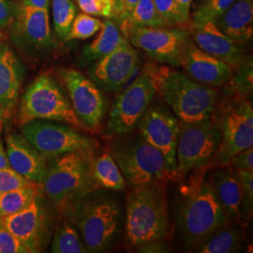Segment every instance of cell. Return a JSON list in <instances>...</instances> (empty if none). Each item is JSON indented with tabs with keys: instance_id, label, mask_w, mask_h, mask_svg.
<instances>
[{
	"instance_id": "cell-1",
	"label": "cell",
	"mask_w": 253,
	"mask_h": 253,
	"mask_svg": "<svg viewBox=\"0 0 253 253\" xmlns=\"http://www.w3.org/2000/svg\"><path fill=\"white\" fill-rule=\"evenodd\" d=\"M166 182H154L131 188L126 198L125 244L139 248L156 240H167L171 222L166 196Z\"/></svg>"
},
{
	"instance_id": "cell-2",
	"label": "cell",
	"mask_w": 253,
	"mask_h": 253,
	"mask_svg": "<svg viewBox=\"0 0 253 253\" xmlns=\"http://www.w3.org/2000/svg\"><path fill=\"white\" fill-rule=\"evenodd\" d=\"M152 79L157 93L180 122L191 123L211 118L218 104V93L166 65L146 64L143 70Z\"/></svg>"
},
{
	"instance_id": "cell-3",
	"label": "cell",
	"mask_w": 253,
	"mask_h": 253,
	"mask_svg": "<svg viewBox=\"0 0 253 253\" xmlns=\"http://www.w3.org/2000/svg\"><path fill=\"white\" fill-rule=\"evenodd\" d=\"M184 200L177 213V224L186 249L195 250L219 227L228 223L211 181L200 174L183 188Z\"/></svg>"
},
{
	"instance_id": "cell-4",
	"label": "cell",
	"mask_w": 253,
	"mask_h": 253,
	"mask_svg": "<svg viewBox=\"0 0 253 253\" xmlns=\"http://www.w3.org/2000/svg\"><path fill=\"white\" fill-rule=\"evenodd\" d=\"M95 150L64 154L47 166L42 188L49 199L59 208L81 201L98 190L92 175Z\"/></svg>"
},
{
	"instance_id": "cell-5",
	"label": "cell",
	"mask_w": 253,
	"mask_h": 253,
	"mask_svg": "<svg viewBox=\"0 0 253 253\" xmlns=\"http://www.w3.org/2000/svg\"><path fill=\"white\" fill-rule=\"evenodd\" d=\"M107 146L130 188L154 182H167L177 175L163 154L138 134H123Z\"/></svg>"
},
{
	"instance_id": "cell-6",
	"label": "cell",
	"mask_w": 253,
	"mask_h": 253,
	"mask_svg": "<svg viewBox=\"0 0 253 253\" xmlns=\"http://www.w3.org/2000/svg\"><path fill=\"white\" fill-rule=\"evenodd\" d=\"M37 119L64 122L80 131H90L76 116L58 82L49 73L41 74L27 87L16 113L20 126Z\"/></svg>"
},
{
	"instance_id": "cell-7",
	"label": "cell",
	"mask_w": 253,
	"mask_h": 253,
	"mask_svg": "<svg viewBox=\"0 0 253 253\" xmlns=\"http://www.w3.org/2000/svg\"><path fill=\"white\" fill-rule=\"evenodd\" d=\"M220 131V144L212 162L226 166L235 154L253 147V109L248 97L236 95L213 114Z\"/></svg>"
},
{
	"instance_id": "cell-8",
	"label": "cell",
	"mask_w": 253,
	"mask_h": 253,
	"mask_svg": "<svg viewBox=\"0 0 253 253\" xmlns=\"http://www.w3.org/2000/svg\"><path fill=\"white\" fill-rule=\"evenodd\" d=\"M75 218L87 253H102L111 248L120 219L119 208L114 200L98 197L82 202L76 208Z\"/></svg>"
},
{
	"instance_id": "cell-9",
	"label": "cell",
	"mask_w": 253,
	"mask_h": 253,
	"mask_svg": "<svg viewBox=\"0 0 253 253\" xmlns=\"http://www.w3.org/2000/svg\"><path fill=\"white\" fill-rule=\"evenodd\" d=\"M220 131L213 116L196 122H180L176 148V173L206 167L217 152Z\"/></svg>"
},
{
	"instance_id": "cell-10",
	"label": "cell",
	"mask_w": 253,
	"mask_h": 253,
	"mask_svg": "<svg viewBox=\"0 0 253 253\" xmlns=\"http://www.w3.org/2000/svg\"><path fill=\"white\" fill-rule=\"evenodd\" d=\"M21 134L47 160L64 154L95 150L99 142L68 124L37 119L21 126Z\"/></svg>"
},
{
	"instance_id": "cell-11",
	"label": "cell",
	"mask_w": 253,
	"mask_h": 253,
	"mask_svg": "<svg viewBox=\"0 0 253 253\" xmlns=\"http://www.w3.org/2000/svg\"><path fill=\"white\" fill-rule=\"evenodd\" d=\"M156 94L152 79L143 71L118 95L109 112L106 132L118 136L131 133Z\"/></svg>"
},
{
	"instance_id": "cell-12",
	"label": "cell",
	"mask_w": 253,
	"mask_h": 253,
	"mask_svg": "<svg viewBox=\"0 0 253 253\" xmlns=\"http://www.w3.org/2000/svg\"><path fill=\"white\" fill-rule=\"evenodd\" d=\"M190 39L182 27H134L126 35L128 42L145 52L156 63L180 66L184 48Z\"/></svg>"
},
{
	"instance_id": "cell-13",
	"label": "cell",
	"mask_w": 253,
	"mask_h": 253,
	"mask_svg": "<svg viewBox=\"0 0 253 253\" xmlns=\"http://www.w3.org/2000/svg\"><path fill=\"white\" fill-rule=\"evenodd\" d=\"M59 76L68 90L73 111L91 132L98 130L106 111V100L98 85L81 72L59 70Z\"/></svg>"
},
{
	"instance_id": "cell-14",
	"label": "cell",
	"mask_w": 253,
	"mask_h": 253,
	"mask_svg": "<svg viewBox=\"0 0 253 253\" xmlns=\"http://www.w3.org/2000/svg\"><path fill=\"white\" fill-rule=\"evenodd\" d=\"M136 127L148 144L163 154L171 171L176 173V148L180 129L177 118L163 104L150 105Z\"/></svg>"
},
{
	"instance_id": "cell-15",
	"label": "cell",
	"mask_w": 253,
	"mask_h": 253,
	"mask_svg": "<svg viewBox=\"0 0 253 253\" xmlns=\"http://www.w3.org/2000/svg\"><path fill=\"white\" fill-rule=\"evenodd\" d=\"M141 68V58L128 42L94 61L89 69L91 80L104 90L123 89L132 81Z\"/></svg>"
},
{
	"instance_id": "cell-16",
	"label": "cell",
	"mask_w": 253,
	"mask_h": 253,
	"mask_svg": "<svg viewBox=\"0 0 253 253\" xmlns=\"http://www.w3.org/2000/svg\"><path fill=\"white\" fill-rule=\"evenodd\" d=\"M10 25L11 38L17 45L34 50L54 46L48 9L20 5L18 13Z\"/></svg>"
},
{
	"instance_id": "cell-17",
	"label": "cell",
	"mask_w": 253,
	"mask_h": 253,
	"mask_svg": "<svg viewBox=\"0 0 253 253\" xmlns=\"http://www.w3.org/2000/svg\"><path fill=\"white\" fill-rule=\"evenodd\" d=\"M189 33L201 50L230 65L233 69L236 70L247 58L241 45L224 34L216 22L192 20Z\"/></svg>"
},
{
	"instance_id": "cell-18",
	"label": "cell",
	"mask_w": 253,
	"mask_h": 253,
	"mask_svg": "<svg viewBox=\"0 0 253 253\" xmlns=\"http://www.w3.org/2000/svg\"><path fill=\"white\" fill-rule=\"evenodd\" d=\"M180 67L194 81L208 86H221L230 81L234 69L201 50L190 38L184 48Z\"/></svg>"
},
{
	"instance_id": "cell-19",
	"label": "cell",
	"mask_w": 253,
	"mask_h": 253,
	"mask_svg": "<svg viewBox=\"0 0 253 253\" xmlns=\"http://www.w3.org/2000/svg\"><path fill=\"white\" fill-rule=\"evenodd\" d=\"M39 197L20 212L1 217L5 226L30 253L42 252L45 238V211Z\"/></svg>"
},
{
	"instance_id": "cell-20",
	"label": "cell",
	"mask_w": 253,
	"mask_h": 253,
	"mask_svg": "<svg viewBox=\"0 0 253 253\" xmlns=\"http://www.w3.org/2000/svg\"><path fill=\"white\" fill-rule=\"evenodd\" d=\"M26 68L7 43H0V108L4 118L15 113Z\"/></svg>"
},
{
	"instance_id": "cell-21",
	"label": "cell",
	"mask_w": 253,
	"mask_h": 253,
	"mask_svg": "<svg viewBox=\"0 0 253 253\" xmlns=\"http://www.w3.org/2000/svg\"><path fill=\"white\" fill-rule=\"evenodd\" d=\"M9 166L28 180L42 184L47 170V159L19 133L7 136Z\"/></svg>"
},
{
	"instance_id": "cell-22",
	"label": "cell",
	"mask_w": 253,
	"mask_h": 253,
	"mask_svg": "<svg viewBox=\"0 0 253 253\" xmlns=\"http://www.w3.org/2000/svg\"><path fill=\"white\" fill-rule=\"evenodd\" d=\"M216 24L235 43H248L253 37V0H236Z\"/></svg>"
},
{
	"instance_id": "cell-23",
	"label": "cell",
	"mask_w": 253,
	"mask_h": 253,
	"mask_svg": "<svg viewBox=\"0 0 253 253\" xmlns=\"http://www.w3.org/2000/svg\"><path fill=\"white\" fill-rule=\"evenodd\" d=\"M211 182L227 217L239 220L242 217V194L235 169L230 165L221 166L214 172Z\"/></svg>"
},
{
	"instance_id": "cell-24",
	"label": "cell",
	"mask_w": 253,
	"mask_h": 253,
	"mask_svg": "<svg viewBox=\"0 0 253 253\" xmlns=\"http://www.w3.org/2000/svg\"><path fill=\"white\" fill-rule=\"evenodd\" d=\"M128 42L115 19L108 18L102 22V27L97 38L86 46L82 53V62L93 63L108 54L118 47Z\"/></svg>"
},
{
	"instance_id": "cell-25",
	"label": "cell",
	"mask_w": 253,
	"mask_h": 253,
	"mask_svg": "<svg viewBox=\"0 0 253 253\" xmlns=\"http://www.w3.org/2000/svg\"><path fill=\"white\" fill-rule=\"evenodd\" d=\"M92 175L98 189L123 190L126 188V180L107 148L99 156H94Z\"/></svg>"
},
{
	"instance_id": "cell-26",
	"label": "cell",
	"mask_w": 253,
	"mask_h": 253,
	"mask_svg": "<svg viewBox=\"0 0 253 253\" xmlns=\"http://www.w3.org/2000/svg\"><path fill=\"white\" fill-rule=\"evenodd\" d=\"M243 233L239 227L229 222L219 227L195 249L201 253H232L238 252Z\"/></svg>"
},
{
	"instance_id": "cell-27",
	"label": "cell",
	"mask_w": 253,
	"mask_h": 253,
	"mask_svg": "<svg viewBox=\"0 0 253 253\" xmlns=\"http://www.w3.org/2000/svg\"><path fill=\"white\" fill-rule=\"evenodd\" d=\"M42 185L31 182L22 188L0 193V217L15 214L40 196Z\"/></svg>"
},
{
	"instance_id": "cell-28",
	"label": "cell",
	"mask_w": 253,
	"mask_h": 253,
	"mask_svg": "<svg viewBox=\"0 0 253 253\" xmlns=\"http://www.w3.org/2000/svg\"><path fill=\"white\" fill-rule=\"evenodd\" d=\"M171 27L156 9L154 0H139L130 16L119 25L121 32L126 39L127 33L134 27Z\"/></svg>"
},
{
	"instance_id": "cell-29",
	"label": "cell",
	"mask_w": 253,
	"mask_h": 253,
	"mask_svg": "<svg viewBox=\"0 0 253 253\" xmlns=\"http://www.w3.org/2000/svg\"><path fill=\"white\" fill-rule=\"evenodd\" d=\"M51 253H87L80 232H78L70 219L61 220L56 227Z\"/></svg>"
},
{
	"instance_id": "cell-30",
	"label": "cell",
	"mask_w": 253,
	"mask_h": 253,
	"mask_svg": "<svg viewBox=\"0 0 253 253\" xmlns=\"http://www.w3.org/2000/svg\"><path fill=\"white\" fill-rule=\"evenodd\" d=\"M54 30L59 39L63 40L68 35L77 8L73 0H51Z\"/></svg>"
},
{
	"instance_id": "cell-31",
	"label": "cell",
	"mask_w": 253,
	"mask_h": 253,
	"mask_svg": "<svg viewBox=\"0 0 253 253\" xmlns=\"http://www.w3.org/2000/svg\"><path fill=\"white\" fill-rule=\"evenodd\" d=\"M102 22L92 15L82 12L75 16L65 42L74 40H87L100 31Z\"/></svg>"
},
{
	"instance_id": "cell-32",
	"label": "cell",
	"mask_w": 253,
	"mask_h": 253,
	"mask_svg": "<svg viewBox=\"0 0 253 253\" xmlns=\"http://www.w3.org/2000/svg\"><path fill=\"white\" fill-rule=\"evenodd\" d=\"M235 1L236 0H205L195 10L192 20L216 22Z\"/></svg>"
},
{
	"instance_id": "cell-33",
	"label": "cell",
	"mask_w": 253,
	"mask_h": 253,
	"mask_svg": "<svg viewBox=\"0 0 253 253\" xmlns=\"http://www.w3.org/2000/svg\"><path fill=\"white\" fill-rule=\"evenodd\" d=\"M156 9L169 26H183L188 24L190 18L187 17L175 0H154Z\"/></svg>"
},
{
	"instance_id": "cell-34",
	"label": "cell",
	"mask_w": 253,
	"mask_h": 253,
	"mask_svg": "<svg viewBox=\"0 0 253 253\" xmlns=\"http://www.w3.org/2000/svg\"><path fill=\"white\" fill-rule=\"evenodd\" d=\"M236 70L233 79L234 91L237 95L249 97L253 93V58L247 57Z\"/></svg>"
},
{
	"instance_id": "cell-35",
	"label": "cell",
	"mask_w": 253,
	"mask_h": 253,
	"mask_svg": "<svg viewBox=\"0 0 253 253\" xmlns=\"http://www.w3.org/2000/svg\"><path fill=\"white\" fill-rule=\"evenodd\" d=\"M242 194V218L253 214V171L235 170Z\"/></svg>"
},
{
	"instance_id": "cell-36",
	"label": "cell",
	"mask_w": 253,
	"mask_h": 253,
	"mask_svg": "<svg viewBox=\"0 0 253 253\" xmlns=\"http://www.w3.org/2000/svg\"><path fill=\"white\" fill-rule=\"evenodd\" d=\"M83 12L92 16L114 18L115 10L111 0H76Z\"/></svg>"
},
{
	"instance_id": "cell-37",
	"label": "cell",
	"mask_w": 253,
	"mask_h": 253,
	"mask_svg": "<svg viewBox=\"0 0 253 253\" xmlns=\"http://www.w3.org/2000/svg\"><path fill=\"white\" fill-rule=\"evenodd\" d=\"M31 182L10 167L0 169V193L22 188Z\"/></svg>"
},
{
	"instance_id": "cell-38",
	"label": "cell",
	"mask_w": 253,
	"mask_h": 253,
	"mask_svg": "<svg viewBox=\"0 0 253 253\" xmlns=\"http://www.w3.org/2000/svg\"><path fill=\"white\" fill-rule=\"evenodd\" d=\"M0 253H29L25 246L11 234L0 217Z\"/></svg>"
},
{
	"instance_id": "cell-39",
	"label": "cell",
	"mask_w": 253,
	"mask_h": 253,
	"mask_svg": "<svg viewBox=\"0 0 253 253\" xmlns=\"http://www.w3.org/2000/svg\"><path fill=\"white\" fill-rule=\"evenodd\" d=\"M228 165L235 170L253 171V147L247 148L235 154Z\"/></svg>"
},
{
	"instance_id": "cell-40",
	"label": "cell",
	"mask_w": 253,
	"mask_h": 253,
	"mask_svg": "<svg viewBox=\"0 0 253 253\" xmlns=\"http://www.w3.org/2000/svg\"><path fill=\"white\" fill-rule=\"evenodd\" d=\"M20 5L11 0H0V27H8L18 13Z\"/></svg>"
},
{
	"instance_id": "cell-41",
	"label": "cell",
	"mask_w": 253,
	"mask_h": 253,
	"mask_svg": "<svg viewBox=\"0 0 253 253\" xmlns=\"http://www.w3.org/2000/svg\"><path fill=\"white\" fill-rule=\"evenodd\" d=\"M171 248L166 240H156L152 242H148L146 244L142 245L136 249L138 253H169Z\"/></svg>"
},
{
	"instance_id": "cell-42",
	"label": "cell",
	"mask_w": 253,
	"mask_h": 253,
	"mask_svg": "<svg viewBox=\"0 0 253 253\" xmlns=\"http://www.w3.org/2000/svg\"><path fill=\"white\" fill-rule=\"evenodd\" d=\"M138 2L139 0H119V13L118 18L115 19L118 25L126 22L132 13Z\"/></svg>"
},
{
	"instance_id": "cell-43",
	"label": "cell",
	"mask_w": 253,
	"mask_h": 253,
	"mask_svg": "<svg viewBox=\"0 0 253 253\" xmlns=\"http://www.w3.org/2000/svg\"><path fill=\"white\" fill-rule=\"evenodd\" d=\"M51 0H21L22 6H29L39 9H48L50 7Z\"/></svg>"
},
{
	"instance_id": "cell-44",
	"label": "cell",
	"mask_w": 253,
	"mask_h": 253,
	"mask_svg": "<svg viewBox=\"0 0 253 253\" xmlns=\"http://www.w3.org/2000/svg\"><path fill=\"white\" fill-rule=\"evenodd\" d=\"M179 5L183 13L190 18V9L192 3V0H175Z\"/></svg>"
},
{
	"instance_id": "cell-45",
	"label": "cell",
	"mask_w": 253,
	"mask_h": 253,
	"mask_svg": "<svg viewBox=\"0 0 253 253\" xmlns=\"http://www.w3.org/2000/svg\"><path fill=\"white\" fill-rule=\"evenodd\" d=\"M9 167H10V166H9L8 156H7V153L5 152L3 145L0 143V169L9 168Z\"/></svg>"
},
{
	"instance_id": "cell-46",
	"label": "cell",
	"mask_w": 253,
	"mask_h": 253,
	"mask_svg": "<svg viewBox=\"0 0 253 253\" xmlns=\"http://www.w3.org/2000/svg\"><path fill=\"white\" fill-rule=\"evenodd\" d=\"M114 10H115V16L114 19H117L118 17V13H119V0H111Z\"/></svg>"
},
{
	"instance_id": "cell-47",
	"label": "cell",
	"mask_w": 253,
	"mask_h": 253,
	"mask_svg": "<svg viewBox=\"0 0 253 253\" xmlns=\"http://www.w3.org/2000/svg\"><path fill=\"white\" fill-rule=\"evenodd\" d=\"M4 119H5V118H4V114H3L2 110L0 108V124L4 121Z\"/></svg>"
}]
</instances>
